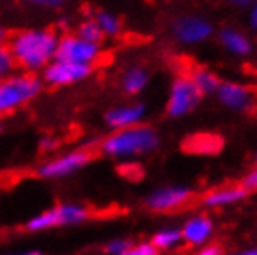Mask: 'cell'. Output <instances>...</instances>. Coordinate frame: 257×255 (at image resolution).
<instances>
[{
    "label": "cell",
    "mask_w": 257,
    "mask_h": 255,
    "mask_svg": "<svg viewBox=\"0 0 257 255\" xmlns=\"http://www.w3.org/2000/svg\"><path fill=\"white\" fill-rule=\"evenodd\" d=\"M60 34L52 28H21L10 34L8 49L12 51L17 69L41 73L56 58Z\"/></svg>",
    "instance_id": "cell-1"
},
{
    "label": "cell",
    "mask_w": 257,
    "mask_h": 255,
    "mask_svg": "<svg viewBox=\"0 0 257 255\" xmlns=\"http://www.w3.org/2000/svg\"><path fill=\"white\" fill-rule=\"evenodd\" d=\"M159 146H161V136L157 129L148 123H140L135 127L112 131L101 142V153L110 159L128 160L151 155L159 149Z\"/></svg>",
    "instance_id": "cell-2"
},
{
    "label": "cell",
    "mask_w": 257,
    "mask_h": 255,
    "mask_svg": "<svg viewBox=\"0 0 257 255\" xmlns=\"http://www.w3.org/2000/svg\"><path fill=\"white\" fill-rule=\"evenodd\" d=\"M45 84L38 73L17 69L13 75L0 80V115L17 112L41 95Z\"/></svg>",
    "instance_id": "cell-3"
},
{
    "label": "cell",
    "mask_w": 257,
    "mask_h": 255,
    "mask_svg": "<svg viewBox=\"0 0 257 255\" xmlns=\"http://www.w3.org/2000/svg\"><path fill=\"white\" fill-rule=\"evenodd\" d=\"M90 218V211L80 203H60L49 211H43L26 222V229L32 233L80 225Z\"/></svg>",
    "instance_id": "cell-4"
},
{
    "label": "cell",
    "mask_w": 257,
    "mask_h": 255,
    "mask_svg": "<svg viewBox=\"0 0 257 255\" xmlns=\"http://www.w3.org/2000/svg\"><path fill=\"white\" fill-rule=\"evenodd\" d=\"M201 93H199L194 82L190 80L188 73H179L172 78L170 88H168L166 97V115L172 119H181L185 115L192 114L194 110L199 106L201 102Z\"/></svg>",
    "instance_id": "cell-5"
},
{
    "label": "cell",
    "mask_w": 257,
    "mask_h": 255,
    "mask_svg": "<svg viewBox=\"0 0 257 255\" xmlns=\"http://www.w3.org/2000/svg\"><path fill=\"white\" fill-rule=\"evenodd\" d=\"M93 71H95L93 65L75 64V62L54 58L51 64L39 73V77L49 88H67L73 84L84 82L86 78L93 75Z\"/></svg>",
    "instance_id": "cell-6"
},
{
    "label": "cell",
    "mask_w": 257,
    "mask_h": 255,
    "mask_svg": "<svg viewBox=\"0 0 257 255\" xmlns=\"http://www.w3.org/2000/svg\"><path fill=\"white\" fill-rule=\"evenodd\" d=\"M56 58L58 60H67V62H75V64L93 65L95 67L97 62L103 58V45L82 39L75 32L64 34L58 39Z\"/></svg>",
    "instance_id": "cell-7"
},
{
    "label": "cell",
    "mask_w": 257,
    "mask_h": 255,
    "mask_svg": "<svg viewBox=\"0 0 257 255\" xmlns=\"http://www.w3.org/2000/svg\"><path fill=\"white\" fill-rule=\"evenodd\" d=\"M91 153L88 149H73L64 155H58L54 159L43 162L38 168V175L41 179H65L73 173L80 172L90 164Z\"/></svg>",
    "instance_id": "cell-8"
},
{
    "label": "cell",
    "mask_w": 257,
    "mask_h": 255,
    "mask_svg": "<svg viewBox=\"0 0 257 255\" xmlns=\"http://www.w3.org/2000/svg\"><path fill=\"white\" fill-rule=\"evenodd\" d=\"M214 95L224 108L231 110V112H238V114L251 112L257 106L255 89L244 82L222 80Z\"/></svg>",
    "instance_id": "cell-9"
},
{
    "label": "cell",
    "mask_w": 257,
    "mask_h": 255,
    "mask_svg": "<svg viewBox=\"0 0 257 255\" xmlns=\"http://www.w3.org/2000/svg\"><path fill=\"white\" fill-rule=\"evenodd\" d=\"M172 34L181 45L196 47L209 41L214 36V25L201 15H183L174 21Z\"/></svg>",
    "instance_id": "cell-10"
},
{
    "label": "cell",
    "mask_w": 257,
    "mask_h": 255,
    "mask_svg": "<svg viewBox=\"0 0 257 255\" xmlns=\"http://www.w3.org/2000/svg\"><path fill=\"white\" fill-rule=\"evenodd\" d=\"M192 199V190L188 186L170 185L157 188L146 198V207L153 212H172L181 209Z\"/></svg>",
    "instance_id": "cell-11"
},
{
    "label": "cell",
    "mask_w": 257,
    "mask_h": 255,
    "mask_svg": "<svg viewBox=\"0 0 257 255\" xmlns=\"http://www.w3.org/2000/svg\"><path fill=\"white\" fill-rule=\"evenodd\" d=\"M146 115H148V108H146L144 102H123V104L112 106L104 114V125L110 131H119V129L135 127V125L146 123Z\"/></svg>",
    "instance_id": "cell-12"
},
{
    "label": "cell",
    "mask_w": 257,
    "mask_h": 255,
    "mask_svg": "<svg viewBox=\"0 0 257 255\" xmlns=\"http://www.w3.org/2000/svg\"><path fill=\"white\" fill-rule=\"evenodd\" d=\"M183 233V242L194 248H199L207 244L214 235V222L205 214H196L190 216L181 227Z\"/></svg>",
    "instance_id": "cell-13"
},
{
    "label": "cell",
    "mask_w": 257,
    "mask_h": 255,
    "mask_svg": "<svg viewBox=\"0 0 257 255\" xmlns=\"http://www.w3.org/2000/svg\"><path fill=\"white\" fill-rule=\"evenodd\" d=\"M218 41L225 52H229L231 56L246 58L253 52V43H251L250 36L238 28L233 26H225L218 32Z\"/></svg>",
    "instance_id": "cell-14"
},
{
    "label": "cell",
    "mask_w": 257,
    "mask_h": 255,
    "mask_svg": "<svg viewBox=\"0 0 257 255\" xmlns=\"http://www.w3.org/2000/svg\"><path fill=\"white\" fill-rule=\"evenodd\" d=\"M246 196H248V190L242 185L218 186L214 190L207 192L201 199V203L209 209H222V207H231V205L240 203Z\"/></svg>",
    "instance_id": "cell-15"
},
{
    "label": "cell",
    "mask_w": 257,
    "mask_h": 255,
    "mask_svg": "<svg viewBox=\"0 0 257 255\" xmlns=\"http://www.w3.org/2000/svg\"><path fill=\"white\" fill-rule=\"evenodd\" d=\"M151 82V75L144 65H128L127 69H123L121 78H119V88L125 95L138 97L146 91V88Z\"/></svg>",
    "instance_id": "cell-16"
},
{
    "label": "cell",
    "mask_w": 257,
    "mask_h": 255,
    "mask_svg": "<svg viewBox=\"0 0 257 255\" xmlns=\"http://www.w3.org/2000/svg\"><path fill=\"white\" fill-rule=\"evenodd\" d=\"M188 77H190V80L194 82L196 89L201 93V97L214 95L220 82H222L218 78V75H216L214 71L207 69V67H194V69L188 71Z\"/></svg>",
    "instance_id": "cell-17"
},
{
    "label": "cell",
    "mask_w": 257,
    "mask_h": 255,
    "mask_svg": "<svg viewBox=\"0 0 257 255\" xmlns=\"http://www.w3.org/2000/svg\"><path fill=\"white\" fill-rule=\"evenodd\" d=\"M222 140L214 134H194L185 142V149L194 155H214L220 151Z\"/></svg>",
    "instance_id": "cell-18"
},
{
    "label": "cell",
    "mask_w": 257,
    "mask_h": 255,
    "mask_svg": "<svg viewBox=\"0 0 257 255\" xmlns=\"http://www.w3.org/2000/svg\"><path fill=\"white\" fill-rule=\"evenodd\" d=\"M151 242L159 251H172L183 244V233L177 227H164L151 236Z\"/></svg>",
    "instance_id": "cell-19"
},
{
    "label": "cell",
    "mask_w": 257,
    "mask_h": 255,
    "mask_svg": "<svg viewBox=\"0 0 257 255\" xmlns=\"http://www.w3.org/2000/svg\"><path fill=\"white\" fill-rule=\"evenodd\" d=\"M95 21L99 28H101V32L104 34V38H117L123 30V25H121V19L117 17L116 13L108 12V10H101V12H97L95 15Z\"/></svg>",
    "instance_id": "cell-20"
},
{
    "label": "cell",
    "mask_w": 257,
    "mask_h": 255,
    "mask_svg": "<svg viewBox=\"0 0 257 255\" xmlns=\"http://www.w3.org/2000/svg\"><path fill=\"white\" fill-rule=\"evenodd\" d=\"M75 34L80 36L82 39H88V41L101 43V45H103V41L106 39L104 38V34L101 32L99 25H97L95 17H86V19L80 21V23L77 25V28H75Z\"/></svg>",
    "instance_id": "cell-21"
},
{
    "label": "cell",
    "mask_w": 257,
    "mask_h": 255,
    "mask_svg": "<svg viewBox=\"0 0 257 255\" xmlns=\"http://www.w3.org/2000/svg\"><path fill=\"white\" fill-rule=\"evenodd\" d=\"M15 71H17L15 58H13L12 51L8 49V45H2L0 47V80L13 75Z\"/></svg>",
    "instance_id": "cell-22"
},
{
    "label": "cell",
    "mask_w": 257,
    "mask_h": 255,
    "mask_svg": "<svg viewBox=\"0 0 257 255\" xmlns=\"http://www.w3.org/2000/svg\"><path fill=\"white\" fill-rule=\"evenodd\" d=\"M119 255H159V249L155 248L153 242H138V244H131L125 251H121Z\"/></svg>",
    "instance_id": "cell-23"
},
{
    "label": "cell",
    "mask_w": 257,
    "mask_h": 255,
    "mask_svg": "<svg viewBox=\"0 0 257 255\" xmlns=\"http://www.w3.org/2000/svg\"><path fill=\"white\" fill-rule=\"evenodd\" d=\"M131 240H127V238H112L106 246H104V249H106V253L108 255H119L121 251H125V249L131 246Z\"/></svg>",
    "instance_id": "cell-24"
},
{
    "label": "cell",
    "mask_w": 257,
    "mask_h": 255,
    "mask_svg": "<svg viewBox=\"0 0 257 255\" xmlns=\"http://www.w3.org/2000/svg\"><path fill=\"white\" fill-rule=\"evenodd\" d=\"M240 185L244 186L248 192H257V164L242 177V183H240Z\"/></svg>",
    "instance_id": "cell-25"
},
{
    "label": "cell",
    "mask_w": 257,
    "mask_h": 255,
    "mask_svg": "<svg viewBox=\"0 0 257 255\" xmlns=\"http://www.w3.org/2000/svg\"><path fill=\"white\" fill-rule=\"evenodd\" d=\"M194 255H224V249H222V246H218V244L207 242V244H203V246H199Z\"/></svg>",
    "instance_id": "cell-26"
},
{
    "label": "cell",
    "mask_w": 257,
    "mask_h": 255,
    "mask_svg": "<svg viewBox=\"0 0 257 255\" xmlns=\"http://www.w3.org/2000/svg\"><path fill=\"white\" fill-rule=\"evenodd\" d=\"M246 19H248V26H250L251 30H257V0L248 4V15H246Z\"/></svg>",
    "instance_id": "cell-27"
},
{
    "label": "cell",
    "mask_w": 257,
    "mask_h": 255,
    "mask_svg": "<svg viewBox=\"0 0 257 255\" xmlns=\"http://www.w3.org/2000/svg\"><path fill=\"white\" fill-rule=\"evenodd\" d=\"M56 146H58V140H56L54 136H51V134H45V136L39 140V149H41V151H52Z\"/></svg>",
    "instance_id": "cell-28"
},
{
    "label": "cell",
    "mask_w": 257,
    "mask_h": 255,
    "mask_svg": "<svg viewBox=\"0 0 257 255\" xmlns=\"http://www.w3.org/2000/svg\"><path fill=\"white\" fill-rule=\"evenodd\" d=\"M23 2H28V4H34V6H43V8H58L64 4V0H23Z\"/></svg>",
    "instance_id": "cell-29"
},
{
    "label": "cell",
    "mask_w": 257,
    "mask_h": 255,
    "mask_svg": "<svg viewBox=\"0 0 257 255\" xmlns=\"http://www.w3.org/2000/svg\"><path fill=\"white\" fill-rule=\"evenodd\" d=\"M8 39H10V32H8V28L0 25V47H2V45H8Z\"/></svg>",
    "instance_id": "cell-30"
},
{
    "label": "cell",
    "mask_w": 257,
    "mask_h": 255,
    "mask_svg": "<svg viewBox=\"0 0 257 255\" xmlns=\"http://www.w3.org/2000/svg\"><path fill=\"white\" fill-rule=\"evenodd\" d=\"M229 255H257V248L240 249V251H235V253H229Z\"/></svg>",
    "instance_id": "cell-31"
},
{
    "label": "cell",
    "mask_w": 257,
    "mask_h": 255,
    "mask_svg": "<svg viewBox=\"0 0 257 255\" xmlns=\"http://www.w3.org/2000/svg\"><path fill=\"white\" fill-rule=\"evenodd\" d=\"M4 255H43L38 249H28V251H19V253H4Z\"/></svg>",
    "instance_id": "cell-32"
},
{
    "label": "cell",
    "mask_w": 257,
    "mask_h": 255,
    "mask_svg": "<svg viewBox=\"0 0 257 255\" xmlns=\"http://www.w3.org/2000/svg\"><path fill=\"white\" fill-rule=\"evenodd\" d=\"M231 4H235V6H248V4H251L253 0H229Z\"/></svg>",
    "instance_id": "cell-33"
},
{
    "label": "cell",
    "mask_w": 257,
    "mask_h": 255,
    "mask_svg": "<svg viewBox=\"0 0 257 255\" xmlns=\"http://www.w3.org/2000/svg\"><path fill=\"white\" fill-rule=\"evenodd\" d=\"M2 131H4V127H2V123H0V134H2Z\"/></svg>",
    "instance_id": "cell-34"
},
{
    "label": "cell",
    "mask_w": 257,
    "mask_h": 255,
    "mask_svg": "<svg viewBox=\"0 0 257 255\" xmlns=\"http://www.w3.org/2000/svg\"><path fill=\"white\" fill-rule=\"evenodd\" d=\"M255 160H257V153H255Z\"/></svg>",
    "instance_id": "cell-35"
}]
</instances>
